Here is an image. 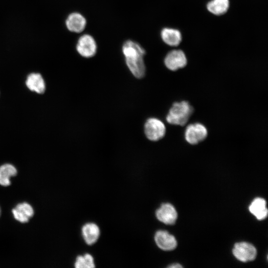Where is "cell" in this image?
Here are the masks:
<instances>
[{"mask_svg":"<svg viewBox=\"0 0 268 268\" xmlns=\"http://www.w3.org/2000/svg\"><path fill=\"white\" fill-rule=\"evenodd\" d=\"M12 212L15 219L21 223L28 222L34 214L32 207L27 202L18 204L12 209Z\"/></svg>","mask_w":268,"mask_h":268,"instance_id":"8fae6325","label":"cell"},{"mask_svg":"<svg viewBox=\"0 0 268 268\" xmlns=\"http://www.w3.org/2000/svg\"><path fill=\"white\" fill-rule=\"evenodd\" d=\"M145 54V50L137 47H130L123 52L128 68L137 78H141L145 75V67L143 61Z\"/></svg>","mask_w":268,"mask_h":268,"instance_id":"6da1fadb","label":"cell"},{"mask_svg":"<svg viewBox=\"0 0 268 268\" xmlns=\"http://www.w3.org/2000/svg\"><path fill=\"white\" fill-rule=\"evenodd\" d=\"M25 83L29 90L37 93L42 94L45 91V82L40 73H31L29 74L27 77Z\"/></svg>","mask_w":268,"mask_h":268,"instance_id":"4fadbf2b","label":"cell"},{"mask_svg":"<svg viewBox=\"0 0 268 268\" xmlns=\"http://www.w3.org/2000/svg\"><path fill=\"white\" fill-rule=\"evenodd\" d=\"M161 36L163 42L171 46H177L181 42L182 35L177 29L164 28L161 32Z\"/></svg>","mask_w":268,"mask_h":268,"instance_id":"9a60e30c","label":"cell"},{"mask_svg":"<svg viewBox=\"0 0 268 268\" xmlns=\"http://www.w3.org/2000/svg\"><path fill=\"white\" fill-rule=\"evenodd\" d=\"M155 215L160 221L169 225L174 224L177 218V213L175 208L169 203L162 204L156 210Z\"/></svg>","mask_w":268,"mask_h":268,"instance_id":"ba28073f","label":"cell"},{"mask_svg":"<svg viewBox=\"0 0 268 268\" xmlns=\"http://www.w3.org/2000/svg\"><path fill=\"white\" fill-rule=\"evenodd\" d=\"M146 137L151 141H158L162 138L166 133V127L162 121L155 118L148 119L144 125Z\"/></svg>","mask_w":268,"mask_h":268,"instance_id":"277c9868","label":"cell"},{"mask_svg":"<svg viewBox=\"0 0 268 268\" xmlns=\"http://www.w3.org/2000/svg\"><path fill=\"white\" fill-rule=\"evenodd\" d=\"M17 174L15 167L10 164H5L0 166V185L8 186L10 184V178Z\"/></svg>","mask_w":268,"mask_h":268,"instance_id":"e0dca14e","label":"cell"},{"mask_svg":"<svg viewBox=\"0 0 268 268\" xmlns=\"http://www.w3.org/2000/svg\"><path fill=\"white\" fill-rule=\"evenodd\" d=\"M77 52L84 58L93 57L97 52V44L94 38L89 34L82 35L76 45Z\"/></svg>","mask_w":268,"mask_h":268,"instance_id":"8992f818","label":"cell"},{"mask_svg":"<svg viewBox=\"0 0 268 268\" xmlns=\"http://www.w3.org/2000/svg\"><path fill=\"white\" fill-rule=\"evenodd\" d=\"M207 10L216 15L225 13L229 7V0H212L207 4Z\"/></svg>","mask_w":268,"mask_h":268,"instance_id":"2e32d148","label":"cell"},{"mask_svg":"<svg viewBox=\"0 0 268 268\" xmlns=\"http://www.w3.org/2000/svg\"><path fill=\"white\" fill-rule=\"evenodd\" d=\"M182 267H183L179 264H173L168 266V268H182Z\"/></svg>","mask_w":268,"mask_h":268,"instance_id":"d6986e66","label":"cell"},{"mask_svg":"<svg viewBox=\"0 0 268 268\" xmlns=\"http://www.w3.org/2000/svg\"><path fill=\"white\" fill-rule=\"evenodd\" d=\"M76 268H95L93 257L88 253L76 257L74 263Z\"/></svg>","mask_w":268,"mask_h":268,"instance_id":"ac0fdd59","label":"cell"},{"mask_svg":"<svg viewBox=\"0 0 268 268\" xmlns=\"http://www.w3.org/2000/svg\"><path fill=\"white\" fill-rule=\"evenodd\" d=\"M83 238L85 242L89 245L94 244L100 236V229L94 223L89 222L85 224L81 228Z\"/></svg>","mask_w":268,"mask_h":268,"instance_id":"7c38bea8","label":"cell"},{"mask_svg":"<svg viewBox=\"0 0 268 268\" xmlns=\"http://www.w3.org/2000/svg\"><path fill=\"white\" fill-rule=\"evenodd\" d=\"M86 20L80 13L73 12L70 14L66 20L67 29L73 32L79 33L85 28Z\"/></svg>","mask_w":268,"mask_h":268,"instance_id":"30bf717a","label":"cell"},{"mask_svg":"<svg viewBox=\"0 0 268 268\" xmlns=\"http://www.w3.org/2000/svg\"><path fill=\"white\" fill-rule=\"evenodd\" d=\"M193 112L194 108L188 101L175 102L170 108L166 120L171 125L184 126L188 123Z\"/></svg>","mask_w":268,"mask_h":268,"instance_id":"7a4b0ae2","label":"cell"},{"mask_svg":"<svg viewBox=\"0 0 268 268\" xmlns=\"http://www.w3.org/2000/svg\"><path fill=\"white\" fill-rule=\"evenodd\" d=\"M184 133L185 140L191 145H197L205 140L208 135L206 128L200 123L188 125Z\"/></svg>","mask_w":268,"mask_h":268,"instance_id":"3957f363","label":"cell"},{"mask_svg":"<svg viewBox=\"0 0 268 268\" xmlns=\"http://www.w3.org/2000/svg\"><path fill=\"white\" fill-rule=\"evenodd\" d=\"M164 64L168 69L176 71L187 65V59L182 50H175L167 54L164 59Z\"/></svg>","mask_w":268,"mask_h":268,"instance_id":"52a82bcc","label":"cell"},{"mask_svg":"<svg viewBox=\"0 0 268 268\" xmlns=\"http://www.w3.org/2000/svg\"><path fill=\"white\" fill-rule=\"evenodd\" d=\"M266 201L261 198H257L253 200L249 207L250 211L258 220H263L268 215Z\"/></svg>","mask_w":268,"mask_h":268,"instance_id":"5bb4252c","label":"cell"},{"mask_svg":"<svg viewBox=\"0 0 268 268\" xmlns=\"http://www.w3.org/2000/svg\"><path fill=\"white\" fill-rule=\"evenodd\" d=\"M232 251L235 258L243 262L253 261L257 256L256 248L252 244L245 242L236 243Z\"/></svg>","mask_w":268,"mask_h":268,"instance_id":"5b68a950","label":"cell"},{"mask_svg":"<svg viewBox=\"0 0 268 268\" xmlns=\"http://www.w3.org/2000/svg\"></svg>","mask_w":268,"mask_h":268,"instance_id":"ffe728a7","label":"cell"},{"mask_svg":"<svg viewBox=\"0 0 268 268\" xmlns=\"http://www.w3.org/2000/svg\"><path fill=\"white\" fill-rule=\"evenodd\" d=\"M157 246L164 251H171L176 248L177 243L174 236L165 230H158L154 235Z\"/></svg>","mask_w":268,"mask_h":268,"instance_id":"9c48e42d","label":"cell"}]
</instances>
